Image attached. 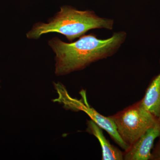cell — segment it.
Segmentation results:
<instances>
[{
    "instance_id": "obj_4",
    "label": "cell",
    "mask_w": 160,
    "mask_h": 160,
    "mask_svg": "<svg viewBox=\"0 0 160 160\" xmlns=\"http://www.w3.org/2000/svg\"><path fill=\"white\" fill-rule=\"evenodd\" d=\"M160 135V120L124 152L123 160H151L155 140Z\"/></svg>"
},
{
    "instance_id": "obj_3",
    "label": "cell",
    "mask_w": 160,
    "mask_h": 160,
    "mask_svg": "<svg viewBox=\"0 0 160 160\" xmlns=\"http://www.w3.org/2000/svg\"><path fill=\"white\" fill-rule=\"evenodd\" d=\"M109 117L120 137L129 147L159 120L143 107L141 100Z\"/></svg>"
},
{
    "instance_id": "obj_1",
    "label": "cell",
    "mask_w": 160,
    "mask_h": 160,
    "mask_svg": "<svg viewBox=\"0 0 160 160\" xmlns=\"http://www.w3.org/2000/svg\"><path fill=\"white\" fill-rule=\"evenodd\" d=\"M124 31L114 32L111 37L101 39L96 35H84L70 43L58 38L49 41V45L56 54L55 74L62 76L82 70L91 63L111 57L125 42Z\"/></svg>"
},
{
    "instance_id": "obj_2",
    "label": "cell",
    "mask_w": 160,
    "mask_h": 160,
    "mask_svg": "<svg viewBox=\"0 0 160 160\" xmlns=\"http://www.w3.org/2000/svg\"><path fill=\"white\" fill-rule=\"evenodd\" d=\"M114 21L101 18L91 10L81 11L69 6H63L48 23L34 24L26 34L30 39H38L42 35L57 32L65 35L69 42L85 35L92 29H113Z\"/></svg>"
},
{
    "instance_id": "obj_8",
    "label": "cell",
    "mask_w": 160,
    "mask_h": 160,
    "mask_svg": "<svg viewBox=\"0 0 160 160\" xmlns=\"http://www.w3.org/2000/svg\"><path fill=\"white\" fill-rule=\"evenodd\" d=\"M158 140L152 151L151 160H160V135Z\"/></svg>"
},
{
    "instance_id": "obj_7",
    "label": "cell",
    "mask_w": 160,
    "mask_h": 160,
    "mask_svg": "<svg viewBox=\"0 0 160 160\" xmlns=\"http://www.w3.org/2000/svg\"><path fill=\"white\" fill-rule=\"evenodd\" d=\"M141 101L147 111L160 120V73L152 80Z\"/></svg>"
},
{
    "instance_id": "obj_5",
    "label": "cell",
    "mask_w": 160,
    "mask_h": 160,
    "mask_svg": "<svg viewBox=\"0 0 160 160\" xmlns=\"http://www.w3.org/2000/svg\"><path fill=\"white\" fill-rule=\"evenodd\" d=\"M82 97L84 99V102L78 100H73L72 109L81 110L85 112L89 115L92 120L98 126L104 129L109 134L110 137L123 149L126 151L129 146L123 142L118 133L114 122L109 118L100 114L87 103L85 91L82 92Z\"/></svg>"
},
{
    "instance_id": "obj_6",
    "label": "cell",
    "mask_w": 160,
    "mask_h": 160,
    "mask_svg": "<svg viewBox=\"0 0 160 160\" xmlns=\"http://www.w3.org/2000/svg\"><path fill=\"white\" fill-rule=\"evenodd\" d=\"M87 130L98 139L100 143L102 149V160H123L124 152L110 144L103 134L102 129L92 120L88 122Z\"/></svg>"
}]
</instances>
